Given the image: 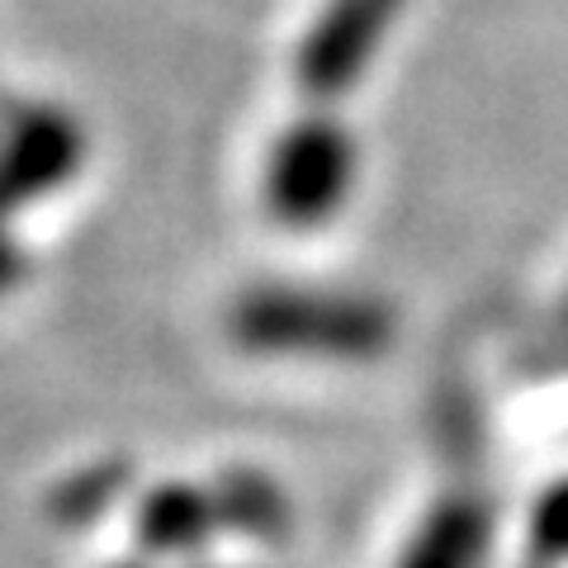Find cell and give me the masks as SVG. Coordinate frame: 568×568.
Returning a JSON list of instances; mask_svg holds the SVG:
<instances>
[{
    "instance_id": "6da1fadb",
    "label": "cell",
    "mask_w": 568,
    "mask_h": 568,
    "mask_svg": "<svg viewBox=\"0 0 568 568\" xmlns=\"http://www.w3.org/2000/svg\"><path fill=\"white\" fill-rule=\"evenodd\" d=\"M233 346L261 361H313V365H369L394 351L398 308L394 298L336 284L261 280L227 304Z\"/></svg>"
},
{
    "instance_id": "7a4b0ae2",
    "label": "cell",
    "mask_w": 568,
    "mask_h": 568,
    "mask_svg": "<svg viewBox=\"0 0 568 568\" xmlns=\"http://www.w3.org/2000/svg\"><path fill=\"white\" fill-rule=\"evenodd\" d=\"M361 138L351 123L308 104L298 119H290L271 138L261 162V209L280 233L313 237L332 227L351 209L355 190H361Z\"/></svg>"
},
{
    "instance_id": "3957f363",
    "label": "cell",
    "mask_w": 568,
    "mask_h": 568,
    "mask_svg": "<svg viewBox=\"0 0 568 568\" xmlns=\"http://www.w3.org/2000/svg\"><path fill=\"white\" fill-rule=\"evenodd\" d=\"M403 14L407 0H323L294 43V91L323 110L351 100L384 58Z\"/></svg>"
},
{
    "instance_id": "277c9868",
    "label": "cell",
    "mask_w": 568,
    "mask_h": 568,
    "mask_svg": "<svg viewBox=\"0 0 568 568\" xmlns=\"http://www.w3.org/2000/svg\"><path fill=\"white\" fill-rule=\"evenodd\" d=\"M223 536L219 503H213L209 484H185V478H166L142 493L133 511V540L156 564H194L204 549Z\"/></svg>"
},
{
    "instance_id": "5b68a950",
    "label": "cell",
    "mask_w": 568,
    "mask_h": 568,
    "mask_svg": "<svg viewBox=\"0 0 568 568\" xmlns=\"http://www.w3.org/2000/svg\"><path fill=\"white\" fill-rule=\"evenodd\" d=\"M493 511L478 493H446L407 536L398 568H484L493 555Z\"/></svg>"
},
{
    "instance_id": "8992f818",
    "label": "cell",
    "mask_w": 568,
    "mask_h": 568,
    "mask_svg": "<svg viewBox=\"0 0 568 568\" xmlns=\"http://www.w3.org/2000/svg\"><path fill=\"white\" fill-rule=\"evenodd\" d=\"M209 488H213V503H219L223 536H242L252 545H284L294 536V503L265 469L233 465Z\"/></svg>"
},
{
    "instance_id": "52a82bcc",
    "label": "cell",
    "mask_w": 568,
    "mask_h": 568,
    "mask_svg": "<svg viewBox=\"0 0 568 568\" xmlns=\"http://www.w3.org/2000/svg\"><path fill=\"white\" fill-rule=\"evenodd\" d=\"M530 549L540 564H568V474L555 478L530 507Z\"/></svg>"
},
{
    "instance_id": "ba28073f",
    "label": "cell",
    "mask_w": 568,
    "mask_h": 568,
    "mask_svg": "<svg viewBox=\"0 0 568 568\" xmlns=\"http://www.w3.org/2000/svg\"><path fill=\"white\" fill-rule=\"evenodd\" d=\"M114 568H162V564L148 559V555H138V559H123V564H114Z\"/></svg>"
},
{
    "instance_id": "9c48e42d",
    "label": "cell",
    "mask_w": 568,
    "mask_h": 568,
    "mask_svg": "<svg viewBox=\"0 0 568 568\" xmlns=\"http://www.w3.org/2000/svg\"><path fill=\"white\" fill-rule=\"evenodd\" d=\"M185 568H190V564H185ZM194 568H209V564H194Z\"/></svg>"
}]
</instances>
